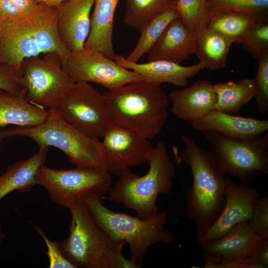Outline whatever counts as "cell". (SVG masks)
<instances>
[{
  "label": "cell",
  "mask_w": 268,
  "mask_h": 268,
  "mask_svg": "<svg viewBox=\"0 0 268 268\" xmlns=\"http://www.w3.org/2000/svg\"><path fill=\"white\" fill-rule=\"evenodd\" d=\"M93 0H66L57 9L56 29L71 54L84 48L89 35Z\"/></svg>",
  "instance_id": "16"
},
{
  "label": "cell",
  "mask_w": 268,
  "mask_h": 268,
  "mask_svg": "<svg viewBox=\"0 0 268 268\" xmlns=\"http://www.w3.org/2000/svg\"><path fill=\"white\" fill-rule=\"evenodd\" d=\"M213 86L217 96L214 110L231 114L241 111L256 94L253 78L218 82Z\"/></svg>",
  "instance_id": "25"
},
{
  "label": "cell",
  "mask_w": 268,
  "mask_h": 268,
  "mask_svg": "<svg viewBox=\"0 0 268 268\" xmlns=\"http://www.w3.org/2000/svg\"><path fill=\"white\" fill-rule=\"evenodd\" d=\"M37 4L42 3L45 5L58 8L66 0H34Z\"/></svg>",
  "instance_id": "40"
},
{
  "label": "cell",
  "mask_w": 268,
  "mask_h": 268,
  "mask_svg": "<svg viewBox=\"0 0 268 268\" xmlns=\"http://www.w3.org/2000/svg\"><path fill=\"white\" fill-rule=\"evenodd\" d=\"M65 70L75 82H94L108 90L144 80L102 53L84 48L70 54Z\"/></svg>",
  "instance_id": "12"
},
{
  "label": "cell",
  "mask_w": 268,
  "mask_h": 268,
  "mask_svg": "<svg viewBox=\"0 0 268 268\" xmlns=\"http://www.w3.org/2000/svg\"><path fill=\"white\" fill-rule=\"evenodd\" d=\"M56 109L64 120L90 137H102L111 124L103 94L88 82H75Z\"/></svg>",
  "instance_id": "11"
},
{
  "label": "cell",
  "mask_w": 268,
  "mask_h": 268,
  "mask_svg": "<svg viewBox=\"0 0 268 268\" xmlns=\"http://www.w3.org/2000/svg\"><path fill=\"white\" fill-rule=\"evenodd\" d=\"M190 123L191 127L197 131H215L228 137L241 140L260 137L268 131L267 119L235 116L215 110Z\"/></svg>",
  "instance_id": "17"
},
{
  "label": "cell",
  "mask_w": 268,
  "mask_h": 268,
  "mask_svg": "<svg viewBox=\"0 0 268 268\" xmlns=\"http://www.w3.org/2000/svg\"><path fill=\"white\" fill-rule=\"evenodd\" d=\"M24 13H29L34 10L37 4L34 0H12Z\"/></svg>",
  "instance_id": "39"
},
{
  "label": "cell",
  "mask_w": 268,
  "mask_h": 268,
  "mask_svg": "<svg viewBox=\"0 0 268 268\" xmlns=\"http://www.w3.org/2000/svg\"><path fill=\"white\" fill-rule=\"evenodd\" d=\"M256 21H259L246 13L209 8L205 27L228 37L234 43L238 44L249 28Z\"/></svg>",
  "instance_id": "26"
},
{
  "label": "cell",
  "mask_w": 268,
  "mask_h": 268,
  "mask_svg": "<svg viewBox=\"0 0 268 268\" xmlns=\"http://www.w3.org/2000/svg\"><path fill=\"white\" fill-rule=\"evenodd\" d=\"M188 30L194 35L205 27L209 7L205 0H177L174 7Z\"/></svg>",
  "instance_id": "29"
},
{
  "label": "cell",
  "mask_w": 268,
  "mask_h": 268,
  "mask_svg": "<svg viewBox=\"0 0 268 268\" xmlns=\"http://www.w3.org/2000/svg\"><path fill=\"white\" fill-rule=\"evenodd\" d=\"M1 128H0V144L1 143V141L3 137V134H2V131L1 130Z\"/></svg>",
  "instance_id": "42"
},
{
  "label": "cell",
  "mask_w": 268,
  "mask_h": 268,
  "mask_svg": "<svg viewBox=\"0 0 268 268\" xmlns=\"http://www.w3.org/2000/svg\"><path fill=\"white\" fill-rule=\"evenodd\" d=\"M210 9L242 12L268 20V0H205Z\"/></svg>",
  "instance_id": "30"
},
{
  "label": "cell",
  "mask_w": 268,
  "mask_h": 268,
  "mask_svg": "<svg viewBox=\"0 0 268 268\" xmlns=\"http://www.w3.org/2000/svg\"><path fill=\"white\" fill-rule=\"evenodd\" d=\"M219 171L252 186L256 179L268 173V134L247 140L236 139L215 131L203 133Z\"/></svg>",
  "instance_id": "8"
},
{
  "label": "cell",
  "mask_w": 268,
  "mask_h": 268,
  "mask_svg": "<svg viewBox=\"0 0 268 268\" xmlns=\"http://www.w3.org/2000/svg\"><path fill=\"white\" fill-rule=\"evenodd\" d=\"M185 148L179 154L174 150L178 164L188 166L193 184L185 195L186 211L197 229L210 225L220 215L225 204L224 193L229 179L218 170L212 152L201 148L188 134L182 136Z\"/></svg>",
  "instance_id": "3"
},
{
  "label": "cell",
  "mask_w": 268,
  "mask_h": 268,
  "mask_svg": "<svg viewBox=\"0 0 268 268\" xmlns=\"http://www.w3.org/2000/svg\"><path fill=\"white\" fill-rule=\"evenodd\" d=\"M103 96L111 124L149 139L167 120L170 100L161 84L143 80L108 90Z\"/></svg>",
  "instance_id": "2"
},
{
  "label": "cell",
  "mask_w": 268,
  "mask_h": 268,
  "mask_svg": "<svg viewBox=\"0 0 268 268\" xmlns=\"http://www.w3.org/2000/svg\"><path fill=\"white\" fill-rule=\"evenodd\" d=\"M57 9L38 3L31 12L0 18V65L11 67L20 76L23 60L54 52L61 57L65 70L70 53L57 31Z\"/></svg>",
  "instance_id": "1"
},
{
  "label": "cell",
  "mask_w": 268,
  "mask_h": 268,
  "mask_svg": "<svg viewBox=\"0 0 268 268\" xmlns=\"http://www.w3.org/2000/svg\"><path fill=\"white\" fill-rule=\"evenodd\" d=\"M177 0H126L123 22L140 31L153 17L162 11L174 8Z\"/></svg>",
  "instance_id": "28"
},
{
  "label": "cell",
  "mask_w": 268,
  "mask_h": 268,
  "mask_svg": "<svg viewBox=\"0 0 268 268\" xmlns=\"http://www.w3.org/2000/svg\"><path fill=\"white\" fill-rule=\"evenodd\" d=\"M168 97L173 115L190 122L213 110L217 101L213 84L209 80H198L184 89L172 91Z\"/></svg>",
  "instance_id": "18"
},
{
  "label": "cell",
  "mask_w": 268,
  "mask_h": 268,
  "mask_svg": "<svg viewBox=\"0 0 268 268\" xmlns=\"http://www.w3.org/2000/svg\"><path fill=\"white\" fill-rule=\"evenodd\" d=\"M34 228L47 245L46 253L48 257L50 268H75L63 255L59 242L50 240L40 227L34 226Z\"/></svg>",
  "instance_id": "34"
},
{
  "label": "cell",
  "mask_w": 268,
  "mask_h": 268,
  "mask_svg": "<svg viewBox=\"0 0 268 268\" xmlns=\"http://www.w3.org/2000/svg\"><path fill=\"white\" fill-rule=\"evenodd\" d=\"M114 60L120 66L139 74L144 80L180 87L187 86L189 78L205 68L201 63L189 66L162 60L139 64L130 62L123 55L117 54Z\"/></svg>",
  "instance_id": "19"
},
{
  "label": "cell",
  "mask_w": 268,
  "mask_h": 268,
  "mask_svg": "<svg viewBox=\"0 0 268 268\" xmlns=\"http://www.w3.org/2000/svg\"><path fill=\"white\" fill-rule=\"evenodd\" d=\"M26 90L13 93L0 89V128L8 125L32 127L43 123L49 110L30 103L25 98Z\"/></svg>",
  "instance_id": "22"
},
{
  "label": "cell",
  "mask_w": 268,
  "mask_h": 268,
  "mask_svg": "<svg viewBox=\"0 0 268 268\" xmlns=\"http://www.w3.org/2000/svg\"><path fill=\"white\" fill-rule=\"evenodd\" d=\"M20 75L14 69L4 65H0V89L19 93L22 88L19 83Z\"/></svg>",
  "instance_id": "35"
},
{
  "label": "cell",
  "mask_w": 268,
  "mask_h": 268,
  "mask_svg": "<svg viewBox=\"0 0 268 268\" xmlns=\"http://www.w3.org/2000/svg\"><path fill=\"white\" fill-rule=\"evenodd\" d=\"M5 237H6V235L2 231L1 225L0 224V244L1 243L3 240L5 239Z\"/></svg>",
  "instance_id": "41"
},
{
  "label": "cell",
  "mask_w": 268,
  "mask_h": 268,
  "mask_svg": "<svg viewBox=\"0 0 268 268\" xmlns=\"http://www.w3.org/2000/svg\"><path fill=\"white\" fill-rule=\"evenodd\" d=\"M195 52L205 68L214 70L226 67L228 52L233 41L206 27L194 34Z\"/></svg>",
  "instance_id": "24"
},
{
  "label": "cell",
  "mask_w": 268,
  "mask_h": 268,
  "mask_svg": "<svg viewBox=\"0 0 268 268\" xmlns=\"http://www.w3.org/2000/svg\"><path fill=\"white\" fill-rule=\"evenodd\" d=\"M3 137H28L40 146L56 147L76 167L105 169V155L99 138L88 137L67 123L56 109H49V115L43 123L32 127L15 126L2 131Z\"/></svg>",
  "instance_id": "7"
},
{
  "label": "cell",
  "mask_w": 268,
  "mask_h": 268,
  "mask_svg": "<svg viewBox=\"0 0 268 268\" xmlns=\"http://www.w3.org/2000/svg\"><path fill=\"white\" fill-rule=\"evenodd\" d=\"M149 169L142 176L128 169L109 188L103 199L121 204L135 211L137 216L147 219L158 211L156 200L160 194L173 190L176 167L162 140L157 141L148 159Z\"/></svg>",
  "instance_id": "6"
},
{
  "label": "cell",
  "mask_w": 268,
  "mask_h": 268,
  "mask_svg": "<svg viewBox=\"0 0 268 268\" xmlns=\"http://www.w3.org/2000/svg\"><path fill=\"white\" fill-rule=\"evenodd\" d=\"M194 52V35L179 16L165 28L148 53V62L162 60L180 64Z\"/></svg>",
  "instance_id": "20"
},
{
  "label": "cell",
  "mask_w": 268,
  "mask_h": 268,
  "mask_svg": "<svg viewBox=\"0 0 268 268\" xmlns=\"http://www.w3.org/2000/svg\"><path fill=\"white\" fill-rule=\"evenodd\" d=\"M102 137L107 170L116 176L147 162L154 147L149 139L112 124Z\"/></svg>",
  "instance_id": "13"
},
{
  "label": "cell",
  "mask_w": 268,
  "mask_h": 268,
  "mask_svg": "<svg viewBox=\"0 0 268 268\" xmlns=\"http://www.w3.org/2000/svg\"><path fill=\"white\" fill-rule=\"evenodd\" d=\"M103 196L93 192L86 194L83 200L97 225L116 243L129 247L128 258L139 268L148 248L157 243L168 244L175 241L174 234L166 229L168 211H158L143 219L127 212H114L102 203Z\"/></svg>",
  "instance_id": "5"
},
{
  "label": "cell",
  "mask_w": 268,
  "mask_h": 268,
  "mask_svg": "<svg viewBox=\"0 0 268 268\" xmlns=\"http://www.w3.org/2000/svg\"><path fill=\"white\" fill-rule=\"evenodd\" d=\"M265 268L268 267V239H262L254 257Z\"/></svg>",
  "instance_id": "38"
},
{
  "label": "cell",
  "mask_w": 268,
  "mask_h": 268,
  "mask_svg": "<svg viewBox=\"0 0 268 268\" xmlns=\"http://www.w3.org/2000/svg\"><path fill=\"white\" fill-rule=\"evenodd\" d=\"M69 209V235L60 248L75 268H139L123 253L125 243H116L92 217L83 199Z\"/></svg>",
  "instance_id": "4"
},
{
  "label": "cell",
  "mask_w": 268,
  "mask_h": 268,
  "mask_svg": "<svg viewBox=\"0 0 268 268\" xmlns=\"http://www.w3.org/2000/svg\"><path fill=\"white\" fill-rule=\"evenodd\" d=\"M89 35L84 49L96 50L114 60L116 54L113 44L114 15L120 0H93Z\"/></svg>",
  "instance_id": "21"
},
{
  "label": "cell",
  "mask_w": 268,
  "mask_h": 268,
  "mask_svg": "<svg viewBox=\"0 0 268 268\" xmlns=\"http://www.w3.org/2000/svg\"><path fill=\"white\" fill-rule=\"evenodd\" d=\"M256 76L253 78L256 94L257 108L259 112L265 114L268 111V52L259 59Z\"/></svg>",
  "instance_id": "32"
},
{
  "label": "cell",
  "mask_w": 268,
  "mask_h": 268,
  "mask_svg": "<svg viewBox=\"0 0 268 268\" xmlns=\"http://www.w3.org/2000/svg\"><path fill=\"white\" fill-rule=\"evenodd\" d=\"M261 239L255 233L250 220L241 222L222 237L201 245L204 268H214L220 261L254 257Z\"/></svg>",
  "instance_id": "15"
},
{
  "label": "cell",
  "mask_w": 268,
  "mask_h": 268,
  "mask_svg": "<svg viewBox=\"0 0 268 268\" xmlns=\"http://www.w3.org/2000/svg\"><path fill=\"white\" fill-rule=\"evenodd\" d=\"M214 268H265L255 257L238 258L218 262Z\"/></svg>",
  "instance_id": "36"
},
{
  "label": "cell",
  "mask_w": 268,
  "mask_h": 268,
  "mask_svg": "<svg viewBox=\"0 0 268 268\" xmlns=\"http://www.w3.org/2000/svg\"><path fill=\"white\" fill-rule=\"evenodd\" d=\"M259 190L238 184L229 178L225 188V204L220 215L210 225L197 229V241L202 245L219 239L238 223L250 220Z\"/></svg>",
  "instance_id": "14"
},
{
  "label": "cell",
  "mask_w": 268,
  "mask_h": 268,
  "mask_svg": "<svg viewBox=\"0 0 268 268\" xmlns=\"http://www.w3.org/2000/svg\"><path fill=\"white\" fill-rule=\"evenodd\" d=\"M37 179L53 202L67 208L88 193L104 196L112 184L107 170L92 167L60 170L44 164L39 168Z\"/></svg>",
  "instance_id": "10"
},
{
  "label": "cell",
  "mask_w": 268,
  "mask_h": 268,
  "mask_svg": "<svg viewBox=\"0 0 268 268\" xmlns=\"http://www.w3.org/2000/svg\"><path fill=\"white\" fill-rule=\"evenodd\" d=\"M179 16L176 9L170 8L153 17L140 31V35L135 47L126 58L127 60L136 63L144 54H148L168 25Z\"/></svg>",
  "instance_id": "27"
},
{
  "label": "cell",
  "mask_w": 268,
  "mask_h": 268,
  "mask_svg": "<svg viewBox=\"0 0 268 268\" xmlns=\"http://www.w3.org/2000/svg\"><path fill=\"white\" fill-rule=\"evenodd\" d=\"M48 148L40 146L33 156L15 162L0 175V201L12 191L29 192L38 185L37 174L40 167L45 164Z\"/></svg>",
  "instance_id": "23"
},
{
  "label": "cell",
  "mask_w": 268,
  "mask_h": 268,
  "mask_svg": "<svg viewBox=\"0 0 268 268\" xmlns=\"http://www.w3.org/2000/svg\"><path fill=\"white\" fill-rule=\"evenodd\" d=\"M19 83L26 99L43 109H56L75 83L64 69L54 52L26 58L20 66Z\"/></svg>",
  "instance_id": "9"
},
{
  "label": "cell",
  "mask_w": 268,
  "mask_h": 268,
  "mask_svg": "<svg viewBox=\"0 0 268 268\" xmlns=\"http://www.w3.org/2000/svg\"><path fill=\"white\" fill-rule=\"evenodd\" d=\"M23 14L12 0H0V18H12Z\"/></svg>",
  "instance_id": "37"
},
{
  "label": "cell",
  "mask_w": 268,
  "mask_h": 268,
  "mask_svg": "<svg viewBox=\"0 0 268 268\" xmlns=\"http://www.w3.org/2000/svg\"><path fill=\"white\" fill-rule=\"evenodd\" d=\"M250 223L261 239H268V197H259L255 201Z\"/></svg>",
  "instance_id": "33"
},
{
  "label": "cell",
  "mask_w": 268,
  "mask_h": 268,
  "mask_svg": "<svg viewBox=\"0 0 268 268\" xmlns=\"http://www.w3.org/2000/svg\"><path fill=\"white\" fill-rule=\"evenodd\" d=\"M238 44L253 58L258 59L268 52V20L254 23L241 38Z\"/></svg>",
  "instance_id": "31"
}]
</instances>
